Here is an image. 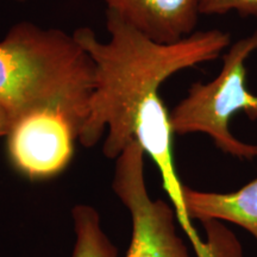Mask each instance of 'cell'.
I'll use <instances>...</instances> for the list:
<instances>
[{
  "label": "cell",
  "mask_w": 257,
  "mask_h": 257,
  "mask_svg": "<svg viewBox=\"0 0 257 257\" xmlns=\"http://www.w3.org/2000/svg\"><path fill=\"white\" fill-rule=\"evenodd\" d=\"M106 28L110 41L100 42L89 28H79L73 36L95 64V85L88 115L79 142L94 147L107 131L104 152L117 159L135 140V120L141 105L159 93L175 73L218 59L231 44L230 34L212 29L195 31L173 44H160L137 31L107 10Z\"/></svg>",
  "instance_id": "obj_1"
},
{
  "label": "cell",
  "mask_w": 257,
  "mask_h": 257,
  "mask_svg": "<svg viewBox=\"0 0 257 257\" xmlns=\"http://www.w3.org/2000/svg\"><path fill=\"white\" fill-rule=\"evenodd\" d=\"M94 85L95 64L73 35L22 22L0 42V106L14 123L51 110L80 134Z\"/></svg>",
  "instance_id": "obj_2"
},
{
  "label": "cell",
  "mask_w": 257,
  "mask_h": 257,
  "mask_svg": "<svg viewBox=\"0 0 257 257\" xmlns=\"http://www.w3.org/2000/svg\"><path fill=\"white\" fill-rule=\"evenodd\" d=\"M257 53V29L230 44L223 54V66L208 82H195L188 94L170 112L174 134H205L224 154L240 160L257 157V144L245 143L230 130L231 118L243 112L257 119V94L248 88L246 62Z\"/></svg>",
  "instance_id": "obj_3"
},
{
  "label": "cell",
  "mask_w": 257,
  "mask_h": 257,
  "mask_svg": "<svg viewBox=\"0 0 257 257\" xmlns=\"http://www.w3.org/2000/svg\"><path fill=\"white\" fill-rule=\"evenodd\" d=\"M144 154L133 140L115 163L112 187L133 218V239L125 257H191L176 231L174 207L153 200L148 193Z\"/></svg>",
  "instance_id": "obj_4"
},
{
  "label": "cell",
  "mask_w": 257,
  "mask_h": 257,
  "mask_svg": "<svg viewBox=\"0 0 257 257\" xmlns=\"http://www.w3.org/2000/svg\"><path fill=\"white\" fill-rule=\"evenodd\" d=\"M78 135L74 124L60 112H32L16 120L8 134L10 160L30 179L51 178L69 165Z\"/></svg>",
  "instance_id": "obj_5"
},
{
  "label": "cell",
  "mask_w": 257,
  "mask_h": 257,
  "mask_svg": "<svg viewBox=\"0 0 257 257\" xmlns=\"http://www.w3.org/2000/svg\"><path fill=\"white\" fill-rule=\"evenodd\" d=\"M114 12L160 44H173L195 32L202 0H105Z\"/></svg>",
  "instance_id": "obj_6"
},
{
  "label": "cell",
  "mask_w": 257,
  "mask_h": 257,
  "mask_svg": "<svg viewBox=\"0 0 257 257\" xmlns=\"http://www.w3.org/2000/svg\"><path fill=\"white\" fill-rule=\"evenodd\" d=\"M184 204L189 219L230 221L257 240V179L232 193L200 192L184 186Z\"/></svg>",
  "instance_id": "obj_7"
},
{
  "label": "cell",
  "mask_w": 257,
  "mask_h": 257,
  "mask_svg": "<svg viewBox=\"0 0 257 257\" xmlns=\"http://www.w3.org/2000/svg\"><path fill=\"white\" fill-rule=\"evenodd\" d=\"M72 213L76 234L72 257H117V249L101 229L94 208L79 205Z\"/></svg>",
  "instance_id": "obj_8"
},
{
  "label": "cell",
  "mask_w": 257,
  "mask_h": 257,
  "mask_svg": "<svg viewBox=\"0 0 257 257\" xmlns=\"http://www.w3.org/2000/svg\"><path fill=\"white\" fill-rule=\"evenodd\" d=\"M200 11L206 16L236 12L240 17L257 18V0H202Z\"/></svg>",
  "instance_id": "obj_9"
},
{
  "label": "cell",
  "mask_w": 257,
  "mask_h": 257,
  "mask_svg": "<svg viewBox=\"0 0 257 257\" xmlns=\"http://www.w3.org/2000/svg\"><path fill=\"white\" fill-rule=\"evenodd\" d=\"M12 125H14V120L11 115L3 106H0V136H8Z\"/></svg>",
  "instance_id": "obj_10"
},
{
  "label": "cell",
  "mask_w": 257,
  "mask_h": 257,
  "mask_svg": "<svg viewBox=\"0 0 257 257\" xmlns=\"http://www.w3.org/2000/svg\"><path fill=\"white\" fill-rule=\"evenodd\" d=\"M17 2H24V0H17Z\"/></svg>",
  "instance_id": "obj_11"
}]
</instances>
